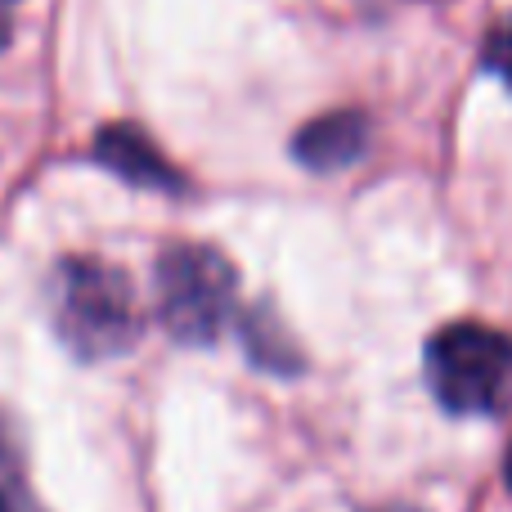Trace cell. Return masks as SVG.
Masks as SVG:
<instances>
[{"label":"cell","mask_w":512,"mask_h":512,"mask_svg":"<svg viewBox=\"0 0 512 512\" xmlns=\"http://www.w3.org/2000/svg\"><path fill=\"white\" fill-rule=\"evenodd\" d=\"M481 68L504 77L512 86V14H504L495 27H490L486 45H481Z\"/></svg>","instance_id":"52a82bcc"},{"label":"cell","mask_w":512,"mask_h":512,"mask_svg":"<svg viewBox=\"0 0 512 512\" xmlns=\"http://www.w3.org/2000/svg\"><path fill=\"white\" fill-rule=\"evenodd\" d=\"M9 36H14V14H9V0H0V50L9 45Z\"/></svg>","instance_id":"9c48e42d"},{"label":"cell","mask_w":512,"mask_h":512,"mask_svg":"<svg viewBox=\"0 0 512 512\" xmlns=\"http://www.w3.org/2000/svg\"><path fill=\"white\" fill-rule=\"evenodd\" d=\"M54 328L81 360H113L140 337V310L126 274L95 256H72L54 274Z\"/></svg>","instance_id":"6da1fadb"},{"label":"cell","mask_w":512,"mask_h":512,"mask_svg":"<svg viewBox=\"0 0 512 512\" xmlns=\"http://www.w3.org/2000/svg\"><path fill=\"white\" fill-rule=\"evenodd\" d=\"M373 512H418V508H409V504H387V508H373Z\"/></svg>","instance_id":"30bf717a"},{"label":"cell","mask_w":512,"mask_h":512,"mask_svg":"<svg viewBox=\"0 0 512 512\" xmlns=\"http://www.w3.org/2000/svg\"><path fill=\"white\" fill-rule=\"evenodd\" d=\"M95 158L104 162L108 171L126 176L131 185H144V189H176L180 176L171 171V162L158 153V144L140 131V126H104L95 140Z\"/></svg>","instance_id":"5b68a950"},{"label":"cell","mask_w":512,"mask_h":512,"mask_svg":"<svg viewBox=\"0 0 512 512\" xmlns=\"http://www.w3.org/2000/svg\"><path fill=\"white\" fill-rule=\"evenodd\" d=\"M0 512H45L5 459H0Z\"/></svg>","instance_id":"ba28073f"},{"label":"cell","mask_w":512,"mask_h":512,"mask_svg":"<svg viewBox=\"0 0 512 512\" xmlns=\"http://www.w3.org/2000/svg\"><path fill=\"white\" fill-rule=\"evenodd\" d=\"M364 149H369V122H364V113H351V108L315 117L292 140L297 162H306L310 171H342L351 162H360Z\"/></svg>","instance_id":"277c9868"},{"label":"cell","mask_w":512,"mask_h":512,"mask_svg":"<svg viewBox=\"0 0 512 512\" xmlns=\"http://www.w3.org/2000/svg\"><path fill=\"white\" fill-rule=\"evenodd\" d=\"M239 306V274L207 243H176L158 261V319L176 342L207 346Z\"/></svg>","instance_id":"3957f363"},{"label":"cell","mask_w":512,"mask_h":512,"mask_svg":"<svg viewBox=\"0 0 512 512\" xmlns=\"http://www.w3.org/2000/svg\"><path fill=\"white\" fill-rule=\"evenodd\" d=\"M427 387L450 414H499L512 396V337L490 324H445L427 342Z\"/></svg>","instance_id":"7a4b0ae2"},{"label":"cell","mask_w":512,"mask_h":512,"mask_svg":"<svg viewBox=\"0 0 512 512\" xmlns=\"http://www.w3.org/2000/svg\"><path fill=\"white\" fill-rule=\"evenodd\" d=\"M243 337H248L252 355H256L261 364H270V369H297V355H292L288 337L279 333V324H274L265 310L252 319V324H243Z\"/></svg>","instance_id":"8992f818"},{"label":"cell","mask_w":512,"mask_h":512,"mask_svg":"<svg viewBox=\"0 0 512 512\" xmlns=\"http://www.w3.org/2000/svg\"><path fill=\"white\" fill-rule=\"evenodd\" d=\"M504 477H508V490H512V450H508V463H504Z\"/></svg>","instance_id":"8fae6325"}]
</instances>
